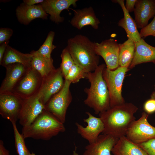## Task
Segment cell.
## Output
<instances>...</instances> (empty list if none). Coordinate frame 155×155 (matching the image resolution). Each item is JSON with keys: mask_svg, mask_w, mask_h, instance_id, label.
Returning <instances> with one entry per match:
<instances>
[{"mask_svg": "<svg viewBox=\"0 0 155 155\" xmlns=\"http://www.w3.org/2000/svg\"><path fill=\"white\" fill-rule=\"evenodd\" d=\"M138 110L133 103L125 102L100 113L104 127L102 133L118 139L125 136L130 126L135 120L134 115Z\"/></svg>", "mask_w": 155, "mask_h": 155, "instance_id": "6da1fadb", "label": "cell"}, {"mask_svg": "<svg viewBox=\"0 0 155 155\" xmlns=\"http://www.w3.org/2000/svg\"><path fill=\"white\" fill-rule=\"evenodd\" d=\"M106 67L104 64H102L94 71L87 73L86 75V78L90 82V86L84 89L87 97L84 103L93 109L96 114H99L111 108L109 92L103 76V71Z\"/></svg>", "mask_w": 155, "mask_h": 155, "instance_id": "7a4b0ae2", "label": "cell"}, {"mask_svg": "<svg viewBox=\"0 0 155 155\" xmlns=\"http://www.w3.org/2000/svg\"><path fill=\"white\" fill-rule=\"evenodd\" d=\"M94 42L85 36L78 34L68 40L66 47L75 63L87 73L94 71L99 65V56L95 51Z\"/></svg>", "mask_w": 155, "mask_h": 155, "instance_id": "3957f363", "label": "cell"}, {"mask_svg": "<svg viewBox=\"0 0 155 155\" xmlns=\"http://www.w3.org/2000/svg\"><path fill=\"white\" fill-rule=\"evenodd\" d=\"M65 131L64 123L45 110L30 125L22 127V134L25 139L48 140Z\"/></svg>", "mask_w": 155, "mask_h": 155, "instance_id": "277c9868", "label": "cell"}, {"mask_svg": "<svg viewBox=\"0 0 155 155\" xmlns=\"http://www.w3.org/2000/svg\"><path fill=\"white\" fill-rule=\"evenodd\" d=\"M128 70V67L119 66L114 70H111L106 67L103 70V76L109 92L111 108L125 102L122 95V87Z\"/></svg>", "mask_w": 155, "mask_h": 155, "instance_id": "5b68a950", "label": "cell"}, {"mask_svg": "<svg viewBox=\"0 0 155 155\" xmlns=\"http://www.w3.org/2000/svg\"><path fill=\"white\" fill-rule=\"evenodd\" d=\"M71 83L65 80L61 89L45 104L46 110L63 123L65 121L67 111L72 99L70 90Z\"/></svg>", "mask_w": 155, "mask_h": 155, "instance_id": "8992f818", "label": "cell"}, {"mask_svg": "<svg viewBox=\"0 0 155 155\" xmlns=\"http://www.w3.org/2000/svg\"><path fill=\"white\" fill-rule=\"evenodd\" d=\"M43 79L38 72L32 67H29L17 83L11 92L23 99L28 98L37 93Z\"/></svg>", "mask_w": 155, "mask_h": 155, "instance_id": "52a82bcc", "label": "cell"}, {"mask_svg": "<svg viewBox=\"0 0 155 155\" xmlns=\"http://www.w3.org/2000/svg\"><path fill=\"white\" fill-rule=\"evenodd\" d=\"M148 115L143 112L141 117L130 125L126 137L133 142L139 144L155 138V127L148 122Z\"/></svg>", "mask_w": 155, "mask_h": 155, "instance_id": "ba28073f", "label": "cell"}, {"mask_svg": "<svg viewBox=\"0 0 155 155\" xmlns=\"http://www.w3.org/2000/svg\"><path fill=\"white\" fill-rule=\"evenodd\" d=\"M63 78V74L59 67L43 78L41 85L37 93L42 102L44 105L62 88L65 81Z\"/></svg>", "mask_w": 155, "mask_h": 155, "instance_id": "9c48e42d", "label": "cell"}, {"mask_svg": "<svg viewBox=\"0 0 155 155\" xmlns=\"http://www.w3.org/2000/svg\"><path fill=\"white\" fill-rule=\"evenodd\" d=\"M24 99L12 93L0 94V114L11 123H16L19 117Z\"/></svg>", "mask_w": 155, "mask_h": 155, "instance_id": "30bf717a", "label": "cell"}, {"mask_svg": "<svg viewBox=\"0 0 155 155\" xmlns=\"http://www.w3.org/2000/svg\"><path fill=\"white\" fill-rule=\"evenodd\" d=\"M45 110V105L37 93L24 99L19 117L20 124L23 127L29 125Z\"/></svg>", "mask_w": 155, "mask_h": 155, "instance_id": "8fae6325", "label": "cell"}, {"mask_svg": "<svg viewBox=\"0 0 155 155\" xmlns=\"http://www.w3.org/2000/svg\"><path fill=\"white\" fill-rule=\"evenodd\" d=\"M96 54L104 60L106 67L114 70L119 66V44L116 40L109 38L100 43L94 42Z\"/></svg>", "mask_w": 155, "mask_h": 155, "instance_id": "7c38bea8", "label": "cell"}, {"mask_svg": "<svg viewBox=\"0 0 155 155\" xmlns=\"http://www.w3.org/2000/svg\"><path fill=\"white\" fill-rule=\"evenodd\" d=\"M88 117L83 119L87 125L84 127L76 122L75 125L78 133L83 138L86 140L89 143L94 142L98 138L101 133L103 132L104 124L100 117H97L92 115L89 112H86Z\"/></svg>", "mask_w": 155, "mask_h": 155, "instance_id": "4fadbf2b", "label": "cell"}, {"mask_svg": "<svg viewBox=\"0 0 155 155\" xmlns=\"http://www.w3.org/2000/svg\"><path fill=\"white\" fill-rule=\"evenodd\" d=\"M118 139L109 135H100L94 142L85 147L83 155H111L112 150Z\"/></svg>", "mask_w": 155, "mask_h": 155, "instance_id": "5bb4252c", "label": "cell"}, {"mask_svg": "<svg viewBox=\"0 0 155 155\" xmlns=\"http://www.w3.org/2000/svg\"><path fill=\"white\" fill-rule=\"evenodd\" d=\"M6 74L0 88V94L11 92L20 79L28 69L23 64L14 63L5 67Z\"/></svg>", "mask_w": 155, "mask_h": 155, "instance_id": "9a60e30c", "label": "cell"}, {"mask_svg": "<svg viewBox=\"0 0 155 155\" xmlns=\"http://www.w3.org/2000/svg\"><path fill=\"white\" fill-rule=\"evenodd\" d=\"M134 12L137 28H144L155 16V0H137Z\"/></svg>", "mask_w": 155, "mask_h": 155, "instance_id": "2e32d148", "label": "cell"}, {"mask_svg": "<svg viewBox=\"0 0 155 155\" xmlns=\"http://www.w3.org/2000/svg\"><path fill=\"white\" fill-rule=\"evenodd\" d=\"M71 9L74 12V16L70 21L73 26L81 30L83 27L89 25L94 29H98L100 21L92 7L82 9Z\"/></svg>", "mask_w": 155, "mask_h": 155, "instance_id": "e0dca14e", "label": "cell"}, {"mask_svg": "<svg viewBox=\"0 0 155 155\" xmlns=\"http://www.w3.org/2000/svg\"><path fill=\"white\" fill-rule=\"evenodd\" d=\"M77 0H45L40 4L46 13L50 15V19L56 23L63 22L64 18L60 16L63 10H68L69 7L75 6Z\"/></svg>", "mask_w": 155, "mask_h": 155, "instance_id": "ac0fdd59", "label": "cell"}, {"mask_svg": "<svg viewBox=\"0 0 155 155\" xmlns=\"http://www.w3.org/2000/svg\"><path fill=\"white\" fill-rule=\"evenodd\" d=\"M16 11L18 20L24 25L29 24L36 18L47 19L48 16L40 4L29 6L23 3L17 7Z\"/></svg>", "mask_w": 155, "mask_h": 155, "instance_id": "d6986e66", "label": "cell"}, {"mask_svg": "<svg viewBox=\"0 0 155 155\" xmlns=\"http://www.w3.org/2000/svg\"><path fill=\"white\" fill-rule=\"evenodd\" d=\"M135 44V54L129 69L144 63L152 62L155 64V47L148 44L143 38Z\"/></svg>", "mask_w": 155, "mask_h": 155, "instance_id": "ffe728a7", "label": "cell"}, {"mask_svg": "<svg viewBox=\"0 0 155 155\" xmlns=\"http://www.w3.org/2000/svg\"><path fill=\"white\" fill-rule=\"evenodd\" d=\"M124 1L123 0L112 1V2L119 4L123 12V17L119 21L118 25L125 30L128 38L135 42L139 41L142 38L138 30L135 20L130 16L125 7Z\"/></svg>", "mask_w": 155, "mask_h": 155, "instance_id": "44dd1931", "label": "cell"}, {"mask_svg": "<svg viewBox=\"0 0 155 155\" xmlns=\"http://www.w3.org/2000/svg\"><path fill=\"white\" fill-rule=\"evenodd\" d=\"M111 152L113 155H147L137 144L129 140L125 136L118 139Z\"/></svg>", "mask_w": 155, "mask_h": 155, "instance_id": "7402d4cb", "label": "cell"}, {"mask_svg": "<svg viewBox=\"0 0 155 155\" xmlns=\"http://www.w3.org/2000/svg\"><path fill=\"white\" fill-rule=\"evenodd\" d=\"M32 57L31 53H22L8 45L0 64L5 67L10 64L19 63L29 68L31 67Z\"/></svg>", "mask_w": 155, "mask_h": 155, "instance_id": "603a6c76", "label": "cell"}, {"mask_svg": "<svg viewBox=\"0 0 155 155\" xmlns=\"http://www.w3.org/2000/svg\"><path fill=\"white\" fill-rule=\"evenodd\" d=\"M32 54L31 67L36 70L44 78L53 71L56 68L53 65L52 57L47 58L36 53L34 51L30 52Z\"/></svg>", "mask_w": 155, "mask_h": 155, "instance_id": "cb8c5ba5", "label": "cell"}, {"mask_svg": "<svg viewBox=\"0 0 155 155\" xmlns=\"http://www.w3.org/2000/svg\"><path fill=\"white\" fill-rule=\"evenodd\" d=\"M119 66L129 68L133 58L135 52V42L129 38L119 44Z\"/></svg>", "mask_w": 155, "mask_h": 155, "instance_id": "d4e9b609", "label": "cell"}, {"mask_svg": "<svg viewBox=\"0 0 155 155\" xmlns=\"http://www.w3.org/2000/svg\"><path fill=\"white\" fill-rule=\"evenodd\" d=\"M55 34L54 32L50 31L43 44L38 50L34 51L35 52L44 57L51 58L52 52L56 47L53 44Z\"/></svg>", "mask_w": 155, "mask_h": 155, "instance_id": "484cf974", "label": "cell"}, {"mask_svg": "<svg viewBox=\"0 0 155 155\" xmlns=\"http://www.w3.org/2000/svg\"><path fill=\"white\" fill-rule=\"evenodd\" d=\"M14 131L15 145L17 152L18 155H31L26 147L24 138L22 134L19 132L16 123H11Z\"/></svg>", "mask_w": 155, "mask_h": 155, "instance_id": "4316f807", "label": "cell"}, {"mask_svg": "<svg viewBox=\"0 0 155 155\" xmlns=\"http://www.w3.org/2000/svg\"><path fill=\"white\" fill-rule=\"evenodd\" d=\"M87 73L82 69L74 63L65 78V80L70 81L71 83H76L81 79L86 78Z\"/></svg>", "mask_w": 155, "mask_h": 155, "instance_id": "83f0119b", "label": "cell"}, {"mask_svg": "<svg viewBox=\"0 0 155 155\" xmlns=\"http://www.w3.org/2000/svg\"><path fill=\"white\" fill-rule=\"evenodd\" d=\"M61 62L60 67L65 78L71 67L75 63L66 48L63 50L61 55Z\"/></svg>", "mask_w": 155, "mask_h": 155, "instance_id": "f1b7e54d", "label": "cell"}, {"mask_svg": "<svg viewBox=\"0 0 155 155\" xmlns=\"http://www.w3.org/2000/svg\"><path fill=\"white\" fill-rule=\"evenodd\" d=\"M154 17L150 23L141 29L140 34L142 38L149 36H155V16Z\"/></svg>", "mask_w": 155, "mask_h": 155, "instance_id": "f546056e", "label": "cell"}, {"mask_svg": "<svg viewBox=\"0 0 155 155\" xmlns=\"http://www.w3.org/2000/svg\"><path fill=\"white\" fill-rule=\"evenodd\" d=\"M137 144L144 150L147 155H155V138Z\"/></svg>", "mask_w": 155, "mask_h": 155, "instance_id": "4dcf8cb0", "label": "cell"}, {"mask_svg": "<svg viewBox=\"0 0 155 155\" xmlns=\"http://www.w3.org/2000/svg\"><path fill=\"white\" fill-rule=\"evenodd\" d=\"M13 33V30L11 28H1L0 29V44L8 41Z\"/></svg>", "mask_w": 155, "mask_h": 155, "instance_id": "1f68e13d", "label": "cell"}, {"mask_svg": "<svg viewBox=\"0 0 155 155\" xmlns=\"http://www.w3.org/2000/svg\"><path fill=\"white\" fill-rule=\"evenodd\" d=\"M143 108L144 112L148 114L155 112V100L150 98L147 100L144 104Z\"/></svg>", "mask_w": 155, "mask_h": 155, "instance_id": "d6a6232c", "label": "cell"}, {"mask_svg": "<svg viewBox=\"0 0 155 155\" xmlns=\"http://www.w3.org/2000/svg\"><path fill=\"white\" fill-rule=\"evenodd\" d=\"M137 0H126L125 7L129 12L134 11L135 5Z\"/></svg>", "mask_w": 155, "mask_h": 155, "instance_id": "836d02e7", "label": "cell"}, {"mask_svg": "<svg viewBox=\"0 0 155 155\" xmlns=\"http://www.w3.org/2000/svg\"><path fill=\"white\" fill-rule=\"evenodd\" d=\"M9 41L0 44V63L2 60L7 47L8 45Z\"/></svg>", "mask_w": 155, "mask_h": 155, "instance_id": "e575fe53", "label": "cell"}, {"mask_svg": "<svg viewBox=\"0 0 155 155\" xmlns=\"http://www.w3.org/2000/svg\"><path fill=\"white\" fill-rule=\"evenodd\" d=\"M44 1V0H24L23 1L24 3L27 5L32 6L36 4H40Z\"/></svg>", "mask_w": 155, "mask_h": 155, "instance_id": "d590c367", "label": "cell"}, {"mask_svg": "<svg viewBox=\"0 0 155 155\" xmlns=\"http://www.w3.org/2000/svg\"><path fill=\"white\" fill-rule=\"evenodd\" d=\"M9 151L6 149L4 145L3 141L0 140V155H9Z\"/></svg>", "mask_w": 155, "mask_h": 155, "instance_id": "8d00e7d4", "label": "cell"}, {"mask_svg": "<svg viewBox=\"0 0 155 155\" xmlns=\"http://www.w3.org/2000/svg\"><path fill=\"white\" fill-rule=\"evenodd\" d=\"M154 91L152 92L150 95V98L155 100V83L154 86Z\"/></svg>", "mask_w": 155, "mask_h": 155, "instance_id": "74e56055", "label": "cell"}, {"mask_svg": "<svg viewBox=\"0 0 155 155\" xmlns=\"http://www.w3.org/2000/svg\"><path fill=\"white\" fill-rule=\"evenodd\" d=\"M77 148V147L75 146V149L73 151L72 155H78V154L76 152Z\"/></svg>", "mask_w": 155, "mask_h": 155, "instance_id": "f35d334b", "label": "cell"}, {"mask_svg": "<svg viewBox=\"0 0 155 155\" xmlns=\"http://www.w3.org/2000/svg\"><path fill=\"white\" fill-rule=\"evenodd\" d=\"M31 155H36L34 153L32 152L31 153Z\"/></svg>", "mask_w": 155, "mask_h": 155, "instance_id": "ab89813d", "label": "cell"}]
</instances>
